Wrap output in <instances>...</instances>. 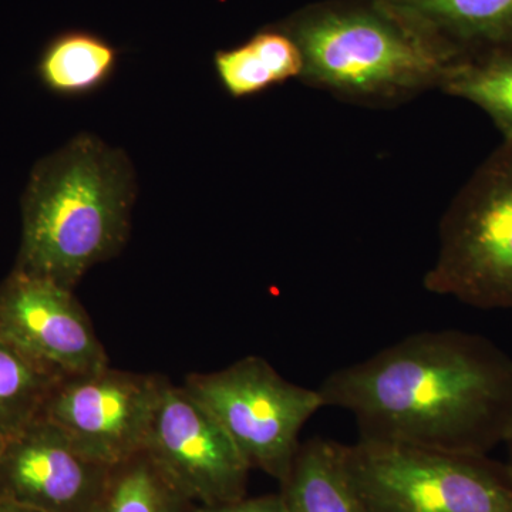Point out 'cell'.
I'll return each mask as SVG.
<instances>
[{
	"instance_id": "obj_19",
	"label": "cell",
	"mask_w": 512,
	"mask_h": 512,
	"mask_svg": "<svg viewBox=\"0 0 512 512\" xmlns=\"http://www.w3.org/2000/svg\"><path fill=\"white\" fill-rule=\"evenodd\" d=\"M0 512H39L35 510H30V508L20 507V505L5 503V501H0Z\"/></svg>"
},
{
	"instance_id": "obj_20",
	"label": "cell",
	"mask_w": 512,
	"mask_h": 512,
	"mask_svg": "<svg viewBox=\"0 0 512 512\" xmlns=\"http://www.w3.org/2000/svg\"><path fill=\"white\" fill-rule=\"evenodd\" d=\"M505 447H507L508 460L507 466L510 467L512 473V426L510 431H508L507 439L504 441Z\"/></svg>"
},
{
	"instance_id": "obj_17",
	"label": "cell",
	"mask_w": 512,
	"mask_h": 512,
	"mask_svg": "<svg viewBox=\"0 0 512 512\" xmlns=\"http://www.w3.org/2000/svg\"><path fill=\"white\" fill-rule=\"evenodd\" d=\"M57 382L0 333V434L6 440L39 419Z\"/></svg>"
},
{
	"instance_id": "obj_14",
	"label": "cell",
	"mask_w": 512,
	"mask_h": 512,
	"mask_svg": "<svg viewBox=\"0 0 512 512\" xmlns=\"http://www.w3.org/2000/svg\"><path fill=\"white\" fill-rule=\"evenodd\" d=\"M119 53L103 37L69 30L43 49L36 73L49 92L62 97L86 96L101 89L116 72Z\"/></svg>"
},
{
	"instance_id": "obj_13",
	"label": "cell",
	"mask_w": 512,
	"mask_h": 512,
	"mask_svg": "<svg viewBox=\"0 0 512 512\" xmlns=\"http://www.w3.org/2000/svg\"><path fill=\"white\" fill-rule=\"evenodd\" d=\"M215 72L225 92L234 99L255 96L276 84L301 79V50L278 25L255 33L234 49L214 57Z\"/></svg>"
},
{
	"instance_id": "obj_18",
	"label": "cell",
	"mask_w": 512,
	"mask_h": 512,
	"mask_svg": "<svg viewBox=\"0 0 512 512\" xmlns=\"http://www.w3.org/2000/svg\"><path fill=\"white\" fill-rule=\"evenodd\" d=\"M192 512H284L279 494L262 495L256 498H242L234 503L214 505H197Z\"/></svg>"
},
{
	"instance_id": "obj_7",
	"label": "cell",
	"mask_w": 512,
	"mask_h": 512,
	"mask_svg": "<svg viewBox=\"0 0 512 512\" xmlns=\"http://www.w3.org/2000/svg\"><path fill=\"white\" fill-rule=\"evenodd\" d=\"M141 453L194 504L214 507L247 495L251 468L238 448L210 410L170 380L161 386Z\"/></svg>"
},
{
	"instance_id": "obj_3",
	"label": "cell",
	"mask_w": 512,
	"mask_h": 512,
	"mask_svg": "<svg viewBox=\"0 0 512 512\" xmlns=\"http://www.w3.org/2000/svg\"><path fill=\"white\" fill-rule=\"evenodd\" d=\"M278 26L301 50L302 82L352 103H400L447 72L379 0L313 3Z\"/></svg>"
},
{
	"instance_id": "obj_10",
	"label": "cell",
	"mask_w": 512,
	"mask_h": 512,
	"mask_svg": "<svg viewBox=\"0 0 512 512\" xmlns=\"http://www.w3.org/2000/svg\"><path fill=\"white\" fill-rule=\"evenodd\" d=\"M111 468L39 417L6 440L0 456V501L39 512H93Z\"/></svg>"
},
{
	"instance_id": "obj_21",
	"label": "cell",
	"mask_w": 512,
	"mask_h": 512,
	"mask_svg": "<svg viewBox=\"0 0 512 512\" xmlns=\"http://www.w3.org/2000/svg\"><path fill=\"white\" fill-rule=\"evenodd\" d=\"M6 439L0 434V456H2L3 448H5Z\"/></svg>"
},
{
	"instance_id": "obj_12",
	"label": "cell",
	"mask_w": 512,
	"mask_h": 512,
	"mask_svg": "<svg viewBox=\"0 0 512 512\" xmlns=\"http://www.w3.org/2000/svg\"><path fill=\"white\" fill-rule=\"evenodd\" d=\"M279 484L284 512H370L350 473L349 446L339 441H303Z\"/></svg>"
},
{
	"instance_id": "obj_2",
	"label": "cell",
	"mask_w": 512,
	"mask_h": 512,
	"mask_svg": "<svg viewBox=\"0 0 512 512\" xmlns=\"http://www.w3.org/2000/svg\"><path fill=\"white\" fill-rule=\"evenodd\" d=\"M136 190L123 151L92 134L74 137L33 168L15 268L73 291L90 268L123 249Z\"/></svg>"
},
{
	"instance_id": "obj_1",
	"label": "cell",
	"mask_w": 512,
	"mask_h": 512,
	"mask_svg": "<svg viewBox=\"0 0 512 512\" xmlns=\"http://www.w3.org/2000/svg\"><path fill=\"white\" fill-rule=\"evenodd\" d=\"M318 390L373 443L490 454L512 426V359L464 330L413 333L340 367Z\"/></svg>"
},
{
	"instance_id": "obj_8",
	"label": "cell",
	"mask_w": 512,
	"mask_h": 512,
	"mask_svg": "<svg viewBox=\"0 0 512 512\" xmlns=\"http://www.w3.org/2000/svg\"><path fill=\"white\" fill-rule=\"evenodd\" d=\"M165 377L106 366L53 386L40 419L60 427L87 456L114 467L143 451Z\"/></svg>"
},
{
	"instance_id": "obj_11",
	"label": "cell",
	"mask_w": 512,
	"mask_h": 512,
	"mask_svg": "<svg viewBox=\"0 0 512 512\" xmlns=\"http://www.w3.org/2000/svg\"><path fill=\"white\" fill-rule=\"evenodd\" d=\"M427 50L454 64L512 47V0H379Z\"/></svg>"
},
{
	"instance_id": "obj_6",
	"label": "cell",
	"mask_w": 512,
	"mask_h": 512,
	"mask_svg": "<svg viewBox=\"0 0 512 512\" xmlns=\"http://www.w3.org/2000/svg\"><path fill=\"white\" fill-rule=\"evenodd\" d=\"M183 386L210 410L248 467L279 483L291 470L303 427L326 407L318 389L289 382L261 356L192 373Z\"/></svg>"
},
{
	"instance_id": "obj_16",
	"label": "cell",
	"mask_w": 512,
	"mask_h": 512,
	"mask_svg": "<svg viewBox=\"0 0 512 512\" xmlns=\"http://www.w3.org/2000/svg\"><path fill=\"white\" fill-rule=\"evenodd\" d=\"M188 500L144 453L111 468L93 512H192Z\"/></svg>"
},
{
	"instance_id": "obj_15",
	"label": "cell",
	"mask_w": 512,
	"mask_h": 512,
	"mask_svg": "<svg viewBox=\"0 0 512 512\" xmlns=\"http://www.w3.org/2000/svg\"><path fill=\"white\" fill-rule=\"evenodd\" d=\"M440 90L483 110L504 141H512V47L454 64Z\"/></svg>"
},
{
	"instance_id": "obj_4",
	"label": "cell",
	"mask_w": 512,
	"mask_h": 512,
	"mask_svg": "<svg viewBox=\"0 0 512 512\" xmlns=\"http://www.w3.org/2000/svg\"><path fill=\"white\" fill-rule=\"evenodd\" d=\"M423 286L471 308L512 309V141L477 168L444 212Z\"/></svg>"
},
{
	"instance_id": "obj_9",
	"label": "cell",
	"mask_w": 512,
	"mask_h": 512,
	"mask_svg": "<svg viewBox=\"0 0 512 512\" xmlns=\"http://www.w3.org/2000/svg\"><path fill=\"white\" fill-rule=\"evenodd\" d=\"M0 333L57 380L109 366L72 289L18 268L0 285Z\"/></svg>"
},
{
	"instance_id": "obj_5",
	"label": "cell",
	"mask_w": 512,
	"mask_h": 512,
	"mask_svg": "<svg viewBox=\"0 0 512 512\" xmlns=\"http://www.w3.org/2000/svg\"><path fill=\"white\" fill-rule=\"evenodd\" d=\"M353 480L370 512H512V473L490 454L357 440Z\"/></svg>"
}]
</instances>
